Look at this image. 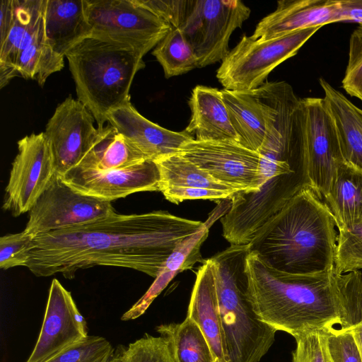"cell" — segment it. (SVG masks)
Listing matches in <instances>:
<instances>
[{"mask_svg": "<svg viewBox=\"0 0 362 362\" xmlns=\"http://www.w3.org/2000/svg\"><path fill=\"white\" fill-rule=\"evenodd\" d=\"M204 223L165 211L119 214L34 237L25 267L36 276L114 266L156 278L177 245Z\"/></svg>", "mask_w": 362, "mask_h": 362, "instance_id": "6da1fadb", "label": "cell"}, {"mask_svg": "<svg viewBox=\"0 0 362 362\" xmlns=\"http://www.w3.org/2000/svg\"><path fill=\"white\" fill-rule=\"evenodd\" d=\"M154 162L160 174L159 191L174 204L188 199H230L237 192L178 153Z\"/></svg>", "mask_w": 362, "mask_h": 362, "instance_id": "2e32d148", "label": "cell"}, {"mask_svg": "<svg viewBox=\"0 0 362 362\" xmlns=\"http://www.w3.org/2000/svg\"><path fill=\"white\" fill-rule=\"evenodd\" d=\"M111 202L76 192L57 174L29 211L24 231L35 237L107 216Z\"/></svg>", "mask_w": 362, "mask_h": 362, "instance_id": "30bf717a", "label": "cell"}, {"mask_svg": "<svg viewBox=\"0 0 362 362\" xmlns=\"http://www.w3.org/2000/svg\"><path fill=\"white\" fill-rule=\"evenodd\" d=\"M296 146L305 185L325 198L338 165L344 160L324 98H300L296 119Z\"/></svg>", "mask_w": 362, "mask_h": 362, "instance_id": "8992f818", "label": "cell"}, {"mask_svg": "<svg viewBox=\"0 0 362 362\" xmlns=\"http://www.w3.org/2000/svg\"><path fill=\"white\" fill-rule=\"evenodd\" d=\"M191 117L185 131L195 140L238 141L221 90L197 86L189 100Z\"/></svg>", "mask_w": 362, "mask_h": 362, "instance_id": "44dd1931", "label": "cell"}, {"mask_svg": "<svg viewBox=\"0 0 362 362\" xmlns=\"http://www.w3.org/2000/svg\"><path fill=\"white\" fill-rule=\"evenodd\" d=\"M85 5L90 36L127 44L143 56L172 28L138 0H85Z\"/></svg>", "mask_w": 362, "mask_h": 362, "instance_id": "ba28073f", "label": "cell"}, {"mask_svg": "<svg viewBox=\"0 0 362 362\" xmlns=\"http://www.w3.org/2000/svg\"><path fill=\"white\" fill-rule=\"evenodd\" d=\"M292 353V362H333L326 345L325 331H314L299 335Z\"/></svg>", "mask_w": 362, "mask_h": 362, "instance_id": "8d00e7d4", "label": "cell"}, {"mask_svg": "<svg viewBox=\"0 0 362 362\" xmlns=\"http://www.w3.org/2000/svg\"><path fill=\"white\" fill-rule=\"evenodd\" d=\"M64 58L48 45L43 31L20 52L16 70L18 76L35 80L42 86L51 74L64 68Z\"/></svg>", "mask_w": 362, "mask_h": 362, "instance_id": "f1b7e54d", "label": "cell"}, {"mask_svg": "<svg viewBox=\"0 0 362 362\" xmlns=\"http://www.w3.org/2000/svg\"><path fill=\"white\" fill-rule=\"evenodd\" d=\"M341 83L349 95L362 101V26L351 35L348 64Z\"/></svg>", "mask_w": 362, "mask_h": 362, "instance_id": "e575fe53", "label": "cell"}, {"mask_svg": "<svg viewBox=\"0 0 362 362\" xmlns=\"http://www.w3.org/2000/svg\"><path fill=\"white\" fill-rule=\"evenodd\" d=\"M248 299L259 320L294 338L342 328L345 311L334 272L293 274L280 272L250 252L247 258Z\"/></svg>", "mask_w": 362, "mask_h": 362, "instance_id": "7a4b0ae2", "label": "cell"}, {"mask_svg": "<svg viewBox=\"0 0 362 362\" xmlns=\"http://www.w3.org/2000/svg\"><path fill=\"white\" fill-rule=\"evenodd\" d=\"M338 230L334 255L335 274L362 270V218Z\"/></svg>", "mask_w": 362, "mask_h": 362, "instance_id": "1f68e13d", "label": "cell"}, {"mask_svg": "<svg viewBox=\"0 0 362 362\" xmlns=\"http://www.w3.org/2000/svg\"><path fill=\"white\" fill-rule=\"evenodd\" d=\"M248 245H230L211 257L226 362H259L275 341L276 331L259 320L248 299Z\"/></svg>", "mask_w": 362, "mask_h": 362, "instance_id": "5b68a950", "label": "cell"}, {"mask_svg": "<svg viewBox=\"0 0 362 362\" xmlns=\"http://www.w3.org/2000/svg\"><path fill=\"white\" fill-rule=\"evenodd\" d=\"M114 362H175L166 339L145 334L127 346L119 345Z\"/></svg>", "mask_w": 362, "mask_h": 362, "instance_id": "d6a6232c", "label": "cell"}, {"mask_svg": "<svg viewBox=\"0 0 362 362\" xmlns=\"http://www.w3.org/2000/svg\"><path fill=\"white\" fill-rule=\"evenodd\" d=\"M138 1L165 21L171 28H179L185 21L193 0H138Z\"/></svg>", "mask_w": 362, "mask_h": 362, "instance_id": "f35d334b", "label": "cell"}, {"mask_svg": "<svg viewBox=\"0 0 362 362\" xmlns=\"http://www.w3.org/2000/svg\"><path fill=\"white\" fill-rule=\"evenodd\" d=\"M211 258L199 268L192 288L187 317L199 327L211 347L214 362H226L216 283Z\"/></svg>", "mask_w": 362, "mask_h": 362, "instance_id": "d6986e66", "label": "cell"}, {"mask_svg": "<svg viewBox=\"0 0 362 362\" xmlns=\"http://www.w3.org/2000/svg\"><path fill=\"white\" fill-rule=\"evenodd\" d=\"M326 345L333 362H362V357L349 330L333 328L325 331Z\"/></svg>", "mask_w": 362, "mask_h": 362, "instance_id": "74e56055", "label": "cell"}, {"mask_svg": "<svg viewBox=\"0 0 362 362\" xmlns=\"http://www.w3.org/2000/svg\"><path fill=\"white\" fill-rule=\"evenodd\" d=\"M337 228L362 218V170L344 161L333 177L325 197Z\"/></svg>", "mask_w": 362, "mask_h": 362, "instance_id": "4316f807", "label": "cell"}, {"mask_svg": "<svg viewBox=\"0 0 362 362\" xmlns=\"http://www.w3.org/2000/svg\"><path fill=\"white\" fill-rule=\"evenodd\" d=\"M250 15V8L241 1L193 0L179 28L194 50L198 68L222 61L228 55L232 33Z\"/></svg>", "mask_w": 362, "mask_h": 362, "instance_id": "9c48e42d", "label": "cell"}, {"mask_svg": "<svg viewBox=\"0 0 362 362\" xmlns=\"http://www.w3.org/2000/svg\"><path fill=\"white\" fill-rule=\"evenodd\" d=\"M345 311L342 329L349 330L362 357V270L335 274Z\"/></svg>", "mask_w": 362, "mask_h": 362, "instance_id": "4dcf8cb0", "label": "cell"}, {"mask_svg": "<svg viewBox=\"0 0 362 362\" xmlns=\"http://www.w3.org/2000/svg\"><path fill=\"white\" fill-rule=\"evenodd\" d=\"M59 177L76 192L109 202L136 192L159 191V171L151 160L109 170L75 166Z\"/></svg>", "mask_w": 362, "mask_h": 362, "instance_id": "9a60e30c", "label": "cell"}, {"mask_svg": "<svg viewBox=\"0 0 362 362\" xmlns=\"http://www.w3.org/2000/svg\"><path fill=\"white\" fill-rule=\"evenodd\" d=\"M43 23L47 42L64 57L92 33L85 0H44Z\"/></svg>", "mask_w": 362, "mask_h": 362, "instance_id": "ffe728a7", "label": "cell"}, {"mask_svg": "<svg viewBox=\"0 0 362 362\" xmlns=\"http://www.w3.org/2000/svg\"><path fill=\"white\" fill-rule=\"evenodd\" d=\"M340 22L351 21L362 26V0H339Z\"/></svg>", "mask_w": 362, "mask_h": 362, "instance_id": "60d3db41", "label": "cell"}, {"mask_svg": "<svg viewBox=\"0 0 362 362\" xmlns=\"http://www.w3.org/2000/svg\"><path fill=\"white\" fill-rule=\"evenodd\" d=\"M338 22L339 0H281L259 22L251 37L268 40Z\"/></svg>", "mask_w": 362, "mask_h": 362, "instance_id": "ac0fdd59", "label": "cell"}, {"mask_svg": "<svg viewBox=\"0 0 362 362\" xmlns=\"http://www.w3.org/2000/svg\"><path fill=\"white\" fill-rule=\"evenodd\" d=\"M87 336L86 320L71 293L54 279L49 290L42 328L26 362H45Z\"/></svg>", "mask_w": 362, "mask_h": 362, "instance_id": "5bb4252c", "label": "cell"}, {"mask_svg": "<svg viewBox=\"0 0 362 362\" xmlns=\"http://www.w3.org/2000/svg\"><path fill=\"white\" fill-rule=\"evenodd\" d=\"M232 127L243 146L257 151L265 136L262 107L255 90H221Z\"/></svg>", "mask_w": 362, "mask_h": 362, "instance_id": "484cf974", "label": "cell"}, {"mask_svg": "<svg viewBox=\"0 0 362 362\" xmlns=\"http://www.w3.org/2000/svg\"><path fill=\"white\" fill-rule=\"evenodd\" d=\"M95 121L88 108L71 96L57 107L44 132L57 175L62 176L78 164L97 134Z\"/></svg>", "mask_w": 362, "mask_h": 362, "instance_id": "4fadbf2b", "label": "cell"}, {"mask_svg": "<svg viewBox=\"0 0 362 362\" xmlns=\"http://www.w3.org/2000/svg\"><path fill=\"white\" fill-rule=\"evenodd\" d=\"M107 121L146 159L153 161L178 153L185 143L194 139L185 130L174 132L151 122L131 101L109 112Z\"/></svg>", "mask_w": 362, "mask_h": 362, "instance_id": "e0dca14e", "label": "cell"}, {"mask_svg": "<svg viewBox=\"0 0 362 362\" xmlns=\"http://www.w3.org/2000/svg\"><path fill=\"white\" fill-rule=\"evenodd\" d=\"M217 213L209 216L197 232L185 238L175 248L165 261L155 281L145 293L121 317L122 320H134L142 315L153 300L167 286L169 282L179 273L191 269L197 262L204 263L201 255V247L208 237L209 229L218 217Z\"/></svg>", "mask_w": 362, "mask_h": 362, "instance_id": "7402d4cb", "label": "cell"}, {"mask_svg": "<svg viewBox=\"0 0 362 362\" xmlns=\"http://www.w3.org/2000/svg\"><path fill=\"white\" fill-rule=\"evenodd\" d=\"M161 65L165 78L198 68L194 50L180 28H172L152 52Z\"/></svg>", "mask_w": 362, "mask_h": 362, "instance_id": "f546056e", "label": "cell"}, {"mask_svg": "<svg viewBox=\"0 0 362 362\" xmlns=\"http://www.w3.org/2000/svg\"><path fill=\"white\" fill-rule=\"evenodd\" d=\"M115 351L105 338L88 335L45 362H114Z\"/></svg>", "mask_w": 362, "mask_h": 362, "instance_id": "836d02e7", "label": "cell"}, {"mask_svg": "<svg viewBox=\"0 0 362 362\" xmlns=\"http://www.w3.org/2000/svg\"><path fill=\"white\" fill-rule=\"evenodd\" d=\"M97 129L90 146L76 166L109 170L129 168L148 160L111 124Z\"/></svg>", "mask_w": 362, "mask_h": 362, "instance_id": "d4e9b609", "label": "cell"}, {"mask_svg": "<svg viewBox=\"0 0 362 362\" xmlns=\"http://www.w3.org/2000/svg\"><path fill=\"white\" fill-rule=\"evenodd\" d=\"M156 330L167 339L175 362H214L206 338L189 317L181 323L160 325Z\"/></svg>", "mask_w": 362, "mask_h": 362, "instance_id": "83f0119b", "label": "cell"}, {"mask_svg": "<svg viewBox=\"0 0 362 362\" xmlns=\"http://www.w3.org/2000/svg\"><path fill=\"white\" fill-rule=\"evenodd\" d=\"M319 82L336 127L343 158L362 170V110L324 78Z\"/></svg>", "mask_w": 362, "mask_h": 362, "instance_id": "cb8c5ba5", "label": "cell"}, {"mask_svg": "<svg viewBox=\"0 0 362 362\" xmlns=\"http://www.w3.org/2000/svg\"><path fill=\"white\" fill-rule=\"evenodd\" d=\"M77 98L102 128L109 112L130 102L136 74L144 68V56L133 47L110 39L89 36L65 55Z\"/></svg>", "mask_w": 362, "mask_h": 362, "instance_id": "277c9868", "label": "cell"}, {"mask_svg": "<svg viewBox=\"0 0 362 362\" xmlns=\"http://www.w3.org/2000/svg\"><path fill=\"white\" fill-rule=\"evenodd\" d=\"M14 21L13 0H2L0 5V47L6 41Z\"/></svg>", "mask_w": 362, "mask_h": 362, "instance_id": "ab89813d", "label": "cell"}, {"mask_svg": "<svg viewBox=\"0 0 362 362\" xmlns=\"http://www.w3.org/2000/svg\"><path fill=\"white\" fill-rule=\"evenodd\" d=\"M320 28H308L268 40L243 35L221 61L216 78L225 89H257L265 83L272 70L296 55Z\"/></svg>", "mask_w": 362, "mask_h": 362, "instance_id": "52a82bcc", "label": "cell"}, {"mask_svg": "<svg viewBox=\"0 0 362 362\" xmlns=\"http://www.w3.org/2000/svg\"><path fill=\"white\" fill-rule=\"evenodd\" d=\"M34 237L24 230L6 234L0 238V268L8 269L18 266L25 267L29 249Z\"/></svg>", "mask_w": 362, "mask_h": 362, "instance_id": "d590c367", "label": "cell"}, {"mask_svg": "<svg viewBox=\"0 0 362 362\" xmlns=\"http://www.w3.org/2000/svg\"><path fill=\"white\" fill-rule=\"evenodd\" d=\"M2 205L13 216L29 212L56 174L53 155L44 134H31L18 141Z\"/></svg>", "mask_w": 362, "mask_h": 362, "instance_id": "8fae6325", "label": "cell"}, {"mask_svg": "<svg viewBox=\"0 0 362 362\" xmlns=\"http://www.w3.org/2000/svg\"><path fill=\"white\" fill-rule=\"evenodd\" d=\"M178 153L236 192H255L261 187L259 153L237 141L192 139Z\"/></svg>", "mask_w": 362, "mask_h": 362, "instance_id": "7c38bea8", "label": "cell"}, {"mask_svg": "<svg viewBox=\"0 0 362 362\" xmlns=\"http://www.w3.org/2000/svg\"><path fill=\"white\" fill-rule=\"evenodd\" d=\"M14 21L5 43L0 47V88L18 76V54L44 31V0H13Z\"/></svg>", "mask_w": 362, "mask_h": 362, "instance_id": "603a6c76", "label": "cell"}, {"mask_svg": "<svg viewBox=\"0 0 362 362\" xmlns=\"http://www.w3.org/2000/svg\"><path fill=\"white\" fill-rule=\"evenodd\" d=\"M335 226L327 204L305 185L258 230L250 251L286 273L334 272Z\"/></svg>", "mask_w": 362, "mask_h": 362, "instance_id": "3957f363", "label": "cell"}]
</instances>
